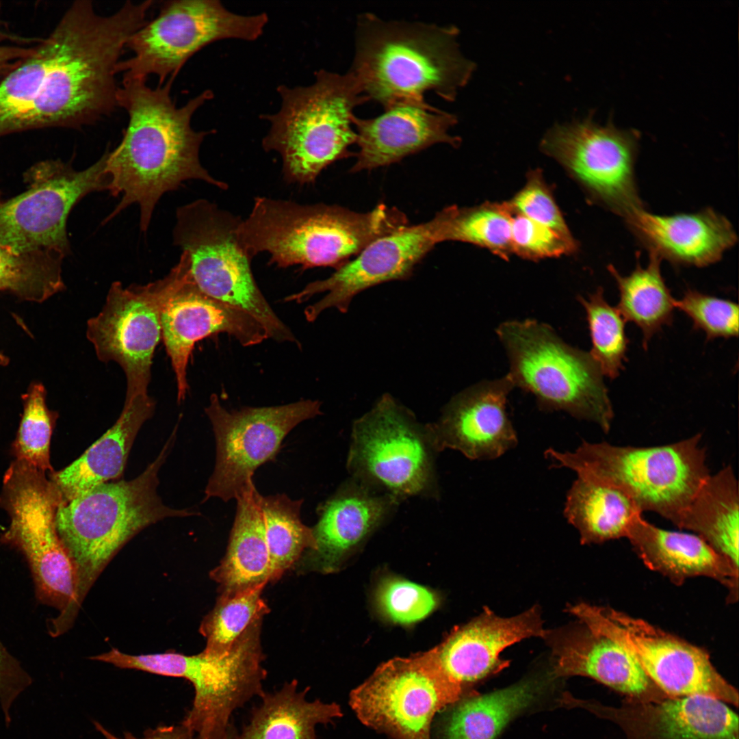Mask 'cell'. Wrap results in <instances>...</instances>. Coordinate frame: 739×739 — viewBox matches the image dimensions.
I'll use <instances>...</instances> for the list:
<instances>
[{"mask_svg": "<svg viewBox=\"0 0 739 739\" xmlns=\"http://www.w3.org/2000/svg\"><path fill=\"white\" fill-rule=\"evenodd\" d=\"M372 118L354 116L359 151L352 172L372 170L400 161L432 145L457 146L461 138L449 133L456 116L424 101L400 103Z\"/></svg>", "mask_w": 739, "mask_h": 739, "instance_id": "7402d4cb", "label": "cell"}, {"mask_svg": "<svg viewBox=\"0 0 739 739\" xmlns=\"http://www.w3.org/2000/svg\"><path fill=\"white\" fill-rule=\"evenodd\" d=\"M564 515L578 530L581 543L587 545L625 538L630 524L643 513L619 489L578 477L568 491Z\"/></svg>", "mask_w": 739, "mask_h": 739, "instance_id": "d6a6232c", "label": "cell"}, {"mask_svg": "<svg viewBox=\"0 0 739 739\" xmlns=\"http://www.w3.org/2000/svg\"><path fill=\"white\" fill-rule=\"evenodd\" d=\"M581 623L546 630L543 638L552 649L554 677H588L630 698L655 699L664 695L630 652Z\"/></svg>", "mask_w": 739, "mask_h": 739, "instance_id": "cb8c5ba5", "label": "cell"}, {"mask_svg": "<svg viewBox=\"0 0 739 739\" xmlns=\"http://www.w3.org/2000/svg\"><path fill=\"white\" fill-rule=\"evenodd\" d=\"M174 80L169 78L152 88L146 81L122 79L118 87L117 105L127 112L129 122L118 146L107 151L106 171L110 177L108 191L122 198L104 223L135 203L140 209V229L146 231L161 196L183 182L195 179L220 190L229 187L200 161V146L214 131H197L191 125L193 115L213 98V92L205 90L179 107L170 96Z\"/></svg>", "mask_w": 739, "mask_h": 739, "instance_id": "6da1fadb", "label": "cell"}, {"mask_svg": "<svg viewBox=\"0 0 739 739\" xmlns=\"http://www.w3.org/2000/svg\"><path fill=\"white\" fill-rule=\"evenodd\" d=\"M168 278L125 287H109L101 311L87 322L86 336L98 359L114 361L126 378L125 401L147 395L153 358L161 339L160 312Z\"/></svg>", "mask_w": 739, "mask_h": 739, "instance_id": "ac0fdd59", "label": "cell"}, {"mask_svg": "<svg viewBox=\"0 0 739 739\" xmlns=\"http://www.w3.org/2000/svg\"><path fill=\"white\" fill-rule=\"evenodd\" d=\"M496 334L514 387L534 395L543 411H562L609 432L612 405L604 376L588 352L568 344L549 325L533 319L504 322Z\"/></svg>", "mask_w": 739, "mask_h": 739, "instance_id": "52a82bcc", "label": "cell"}, {"mask_svg": "<svg viewBox=\"0 0 739 739\" xmlns=\"http://www.w3.org/2000/svg\"><path fill=\"white\" fill-rule=\"evenodd\" d=\"M95 729L105 739H195L194 736L181 723L172 725H161L146 729L142 737L135 736L126 732L122 737L114 735L97 721H94Z\"/></svg>", "mask_w": 739, "mask_h": 739, "instance_id": "7dc6e473", "label": "cell"}, {"mask_svg": "<svg viewBox=\"0 0 739 739\" xmlns=\"http://www.w3.org/2000/svg\"><path fill=\"white\" fill-rule=\"evenodd\" d=\"M176 432L174 428L157 458L138 477L100 484L59 506L56 529L77 572L75 617L101 572L131 539L166 518L194 514L167 506L157 493L158 474Z\"/></svg>", "mask_w": 739, "mask_h": 739, "instance_id": "277c9868", "label": "cell"}, {"mask_svg": "<svg viewBox=\"0 0 739 739\" xmlns=\"http://www.w3.org/2000/svg\"><path fill=\"white\" fill-rule=\"evenodd\" d=\"M236 734L235 729L231 725L226 739H235Z\"/></svg>", "mask_w": 739, "mask_h": 739, "instance_id": "681fc988", "label": "cell"}, {"mask_svg": "<svg viewBox=\"0 0 739 739\" xmlns=\"http://www.w3.org/2000/svg\"><path fill=\"white\" fill-rule=\"evenodd\" d=\"M265 12L235 14L218 0H174L164 2L159 14L135 31L126 47L133 55L120 60L117 73L123 79L146 81L175 79L187 61L208 44L224 39L254 41L268 23Z\"/></svg>", "mask_w": 739, "mask_h": 739, "instance_id": "7c38bea8", "label": "cell"}, {"mask_svg": "<svg viewBox=\"0 0 739 739\" xmlns=\"http://www.w3.org/2000/svg\"><path fill=\"white\" fill-rule=\"evenodd\" d=\"M1 192L0 191V202L1 201Z\"/></svg>", "mask_w": 739, "mask_h": 739, "instance_id": "816d5d0a", "label": "cell"}, {"mask_svg": "<svg viewBox=\"0 0 739 739\" xmlns=\"http://www.w3.org/2000/svg\"><path fill=\"white\" fill-rule=\"evenodd\" d=\"M261 623L252 625L224 654L204 650L192 656L175 652L149 656L150 673L183 678L192 684V704L181 723L195 739H226L233 712L264 693L267 673L262 666Z\"/></svg>", "mask_w": 739, "mask_h": 739, "instance_id": "8fae6325", "label": "cell"}, {"mask_svg": "<svg viewBox=\"0 0 739 739\" xmlns=\"http://www.w3.org/2000/svg\"><path fill=\"white\" fill-rule=\"evenodd\" d=\"M62 502L59 489L46 473L23 461L12 462L0 493V507L10 518L3 539L25 555L38 599L59 611L52 623L66 630L75 621L77 577L56 529Z\"/></svg>", "mask_w": 739, "mask_h": 739, "instance_id": "ba28073f", "label": "cell"}, {"mask_svg": "<svg viewBox=\"0 0 739 739\" xmlns=\"http://www.w3.org/2000/svg\"><path fill=\"white\" fill-rule=\"evenodd\" d=\"M251 480L236 497L237 510L226 555L210 573L222 591L231 595L271 581L270 558L259 504Z\"/></svg>", "mask_w": 739, "mask_h": 739, "instance_id": "f546056e", "label": "cell"}, {"mask_svg": "<svg viewBox=\"0 0 739 739\" xmlns=\"http://www.w3.org/2000/svg\"><path fill=\"white\" fill-rule=\"evenodd\" d=\"M280 109L263 114L270 127L262 148L282 159V172L289 183L314 182L333 162L351 155L356 142L354 109L368 101L353 76L324 69L315 73L307 86L280 85Z\"/></svg>", "mask_w": 739, "mask_h": 739, "instance_id": "8992f818", "label": "cell"}, {"mask_svg": "<svg viewBox=\"0 0 739 739\" xmlns=\"http://www.w3.org/2000/svg\"><path fill=\"white\" fill-rule=\"evenodd\" d=\"M508 203L514 211L557 231L571 234L539 172H531L525 186Z\"/></svg>", "mask_w": 739, "mask_h": 739, "instance_id": "f6af8a7d", "label": "cell"}, {"mask_svg": "<svg viewBox=\"0 0 739 739\" xmlns=\"http://www.w3.org/2000/svg\"><path fill=\"white\" fill-rule=\"evenodd\" d=\"M660 264V259L650 255L646 267L638 264L628 275H621L613 265L608 267L619 289L617 308L625 322L640 329L645 350L652 337L673 320L675 298L661 274Z\"/></svg>", "mask_w": 739, "mask_h": 739, "instance_id": "e575fe53", "label": "cell"}, {"mask_svg": "<svg viewBox=\"0 0 739 739\" xmlns=\"http://www.w3.org/2000/svg\"><path fill=\"white\" fill-rule=\"evenodd\" d=\"M60 254L38 251L20 253L0 245V291L42 302L63 291Z\"/></svg>", "mask_w": 739, "mask_h": 739, "instance_id": "8d00e7d4", "label": "cell"}, {"mask_svg": "<svg viewBox=\"0 0 739 739\" xmlns=\"http://www.w3.org/2000/svg\"><path fill=\"white\" fill-rule=\"evenodd\" d=\"M265 584L231 595H222L203 620L200 632L206 638L204 650L218 654L229 651L235 642L269 611L261 597Z\"/></svg>", "mask_w": 739, "mask_h": 739, "instance_id": "f35d334b", "label": "cell"}, {"mask_svg": "<svg viewBox=\"0 0 739 739\" xmlns=\"http://www.w3.org/2000/svg\"><path fill=\"white\" fill-rule=\"evenodd\" d=\"M578 300L584 307L592 343L589 352L603 376L611 380L623 370L629 339L625 331V320L617 307L605 299L604 289L599 287L584 298Z\"/></svg>", "mask_w": 739, "mask_h": 739, "instance_id": "ab89813d", "label": "cell"}, {"mask_svg": "<svg viewBox=\"0 0 739 739\" xmlns=\"http://www.w3.org/2000/svg\"><path fill=\"white\" fill-rule=\"evenodd\" d=\"M33 46L0 44V79L14 69L34 50Z\"/></svg>", "mask_w": 739, "mask_h": 739, "instance_id": "c3c4849f", "label": "cell"}, {"mask_svg": "<svg viewBox=\"0 0 739 739\" xmlns=\"http://www.w3.org/2000/svg\"><path fill=\"white\" fill-rule=\"evenodd\" d=\"M541 148L556 159L593 199L624 219L644 208L635 179L638 136L591 118L557 124Z\"/></svg>", "mask_w": 739, "mask_h": 739, "instance_id": "2e32d148", "label": "cell"}, {"mask_svg": "<svg viewBox=\"0 0 739 739\" xmlns=\"http://www.w3.org/2000/svg\"><path fill=\"white\" fill-rule=\"evenodd\" d=\"M539 690L528 680L484 695L462 698L446 718L443 739H495L504 727L529 705Z\"/></svg>", "mask_w": 739, "mask_h": 739, "instance_id": "836d02e7", "label": "cell"}, {"mask_svg": "<svg viewBox=\"0 0 739 739\" xmlns=\"http://www.w3.org/2000/svg\"><path fill=\"white\" fill-rule=\"evenodd\" d=\"M174 243L185 252L198 288L208 296L251 315L278 342H297L258 287L252 258L238 237L240 217L206 199L179 207Z\"/></svg>", "mask_w": 739, "mask_h": 739, "instance_id": "9c48e42d", "label": "cell"}, {"mask_svg": "<svg viewBox=\"0 0 739 739\" xmlns=\"http://www.w3.org/2000/svg\"><path fill=\"white\" fill-rule=\"evenodd\" d=\"M302 500H294L285 494L263 496L259 504L268 547L271 580H278L308 549L317 548L313 529L302 523Z\"/></svg>", "mask_w": 739, "mask_h": 739, "instance_id": "d590c367", "label": "cell"}, {"mask_svg": "<svg viewBox=\"0 0 739 739\" xmlns=\"http://www.w3.org/2000/svg\"><path fill=\"white\" fill-rule=\"evenodd\" d=\"M607 710L627 739H739L738 714L713 697H627Z\"/></svg>", "mask_w": 739, "mask_h": 739, "instance_id": "603a6c76", "label": "cell"}, {"mask_svg": "<svg viewBox=\"0 0 739 739\" xmlns=\"http://www.w3.org/2000/svg\"><path fill=\"white\" fill-rule=\"evenodd\" d=\"M298 686L293 679L273 693L264 692L250 722L235 739H317L316 725L333 723L342 716L338 704L309 701V688L301 691Z\"/></svg>", "mask_w": 739, "mask_h": 739, "instance_id": "1f68e13d", "label": "cell"}, {"mask_svg": "<svg viewBox=\"0 0 739 739\" xmlns=\"http://www.w3.org/2000/svg\"><path fill=\"white\" fill-rule=\"evenodd\" d=\"M107 156V151L82 170L60 159L29 167L23 174L26 190L0 202V245L20 253L70 254L68 216L88 194L109 190Z\"/></svg>", "mask_w": 739, "mask_h": 739, "instance_id": "5bb4252c", "label": "cell"}, {"mask_svg": "<svg viewBox=\"0 0 739 739\" xmlns=\"http://www.w3.org/2000/svg\"><path fill=\"white\" fill-rule=\"evenodd\" d=\"M673 304L692 320L694 329L705 333L708 340L738 336V305L730 300L688 289Z\"/></svg>", "mask_w": 739, "mask_h": 739, "instance_id": "b9f144b4", "label": "cell"}, {"mask_svg": "<svg viewBox=\"0 0 739 739\" xmlns=\"http://www.w3.org/2000/svg\"><path fill=\"white\" fill-rule=\"evenodd\" d=\"M463 686L443 669L436 648L381 664L350 695L366 726L393 739H431L435 715L462 699Z\"/></svg>", "mask_w": 739, "mask_h": 739, "instance_id": "4fadbf2b", "label": "cell"}, {"mask_svg": "<svg viewBox=\"0 0 739 739\" xmlns=\"http://www.w3.org/2000/svg\"><path fill=\"white\" fill-rule=\"evenodd\" d=\"M513 210L508 202L484 203L459 208L451 206L445 241H459L488 249L506 259L513 254L511 221Z\"/></svg>", "mask_w": 739, "mask_h": 739, "instance_id": "74e56055", "label": "cell"}, {"mask_svg": "<svg viewBox=\"0 0 739 739\" xmlns=\"http://www.w3.org/2000/svg\"><path fill=\"white\" fill-rule=\"evenodd\" d=\"M376 599L378 608L387 619L404 625L426 618L437 604L435 595L426 587L395 578L380 582Z\"/></svg>", "mask_w": 739, "mask_h": 739, "instance_id": "7bdbcfd3", "label": "cell"}, {"mask_svg": "<svg viewBox=\"0 0 739 739\" xmlns=\"http://www.w3.org/2000/svg\"><path fill=\"white\" fill-rule=\"evenodd\" d=\"M427 425L385 394L354 423L347 466L352 478L400 502L437 493Z\"/></svg>", "mask_w": 739, "mask_h": 739, "instance_id": "30bf717a", "label": "cell"}, {"mask_svg": "<svg viewBox=\"0 0 739 739\" xmlns=\"http://www.w3.org/2000/svg\"><path fill=\"white\" fill-rule=\"evenodd\" d=\"M168 288L161 312V339L170 359L177 388V401L188 390L187 366L198 341L224 333L244 346L257 345L269 338L251 315L202 292L192 279L187 255L166 275Z\"/></svg>", "mask_w": 739, "mask_h": 739, "instance_id": "ffe728a7", "label": "cell"}, {"mask_svg": "<svg viewBox=\"0 0 739 739\" xmlns=\"http://www.w3.org/2000/svg\"><path fill=\"white\" fill-rule=\"evenodd\" d=\"M398 504L391 496L351 478L324 505L312 528L317 548L309 552L310 565L324 573L334 572Z\"/></svg>", "mask_w": 739, "mask_h": 739, "instance_id": "83f0119b", "label": "cell"}, {"mask_svg": "<svg viewBox=\"0 0 739 739\" xmlns=\"http://www.w3.org/2000/svg\"><path fill=\"white\" fill-rule=\"evenodd\" d=\"M738 484L731 465L703 482L687 508L679 529L692 531L738 570Z\"/></svg>", "mask_w": 739, "mask_h": 739, "instance_id": "4dcf8cb0", "label": "cell"}, {"mask_svg": "<svg viewBox=\"0 0 739 739\" xmlns=\"http://www.w3.org/2000/svg\"><path fill=\"white\" fill-rule=\"evenodd\" d=\"M701 438L697 433L675 443L647 447L584 441L574 452L547 449L545 455L552 466L612 486L628 495L642 513H656L678 528L710 474Z\"/></svg>", "mask_w": 739, "mask_h": 739, "instance_id": "5b68a950", "label": "cell"}, {"mask_svg": "<svg viewBox=\"0 0 739 739\" xmlns=\"http://www.w3.org/2000/svg\"><path fill=\"white\" fill-rule=\"evenodd\" d=\"M567 610L630 652L666 696L705 695L738 706V690L717 671L706 649L610 607L580 603Z\"/></svg>", "mask_w": 739, "mask_h": 739, "instance_id": "9a60e30c", "label": "cell"}, {"mask_svg": "<svg viewBox=\"0 0 739 739\" xmlns=\"http://www.w3.org/2000/svg\"><path fill=\"white\" fill-rule=\"evenodd\" d=\"M545 631L536 606L509 618L485 608L469 623L454 629L436 650L445 672L464 686L506 667L508 661L500 658L506 648L527 638H543Z\"/></svg>", "mask_w": 739, "mask_h": 739, "instance_id": "d4e9b609", "label": "cell"}, {"mask_svg": "<svg viewBox=\"0 0 739 739\" xmlns=\"http://www.w3.org/2000/svg\"><path fill=\"white\" fill-rule=\"evenodd\" d=\"M625 220L650 255L677 265L703 267L716 263L737 241L729 220L711 208L668 216L643 208Z\"/></svg>", "mask_w": 739, "mask_h": 739, "instance_id": "484cf974", "label": "cell"}, {"mask_svg": "<svg viewBox=\"0 0 739 739\" xmlns=\"http://www.w3.org/2000/svg\"><path fill=\"white\" fill-rule=\"evenodd\" d=\"M515 388L507 375L483 380L455 396L438 422L427 425L437 452L452 449L471 460L495 459L517 444L506 411Z\"/></svg>", "mask_w": 739, "mask_h": 739, "instance_id": "44dd1931", "label": "cell"}, {"mask_svg": "<svg viewBox=\"0 0 739 739\" xmlns=\"http://www.w3.org/2000/svg\"><path fill=\"white\" fill-rule=\"evenodd\" d=\"M155 408L148 394L125 401L119 417L101 437L68 466L50 473L64 502L121 476L135 437Z\"/></svg>", "mask_w": 739, "mask_h": 739, "instance_id": "f1b7e54d", "label": "cell"}, {"mask_svg": "<svg viewBox=\"0 0 739 739\" xmlns=\"http://www.w3.org/2000/svg\"><path fill=\"white\" fill-rule=\"evenodd\" d=\"M650 570L679 586L695 577L712 578L728 591L727 602L738 599V570L699 536L660 528L638 517L626 537Z\"/></svg>", "mask_w": 739, "mask_h": 739, "instance_id": "4316f807", "label": "cell"}, {"mask_svg": "<svg viewBox=\"0 0 739 739\" xmlns=\"http://www.w3.org/2000/svg\"><path fill=\"white\" fill-rule=\"evenodd\" d=\"M450 213L448 207L426 222L407 225L377 238L328 278L309 283L285 300L301 303L316 294L327 292L304 310L309 322L328 309L346 312L352 298L361 291L382 283L409 277L437 244L445 242Z\"/></svg>", "mask_w": 739, "mask_h": 739, "instance_id": "d6986e66", "label": "cell"}, {"mask_svg": "<svg viewBox=\"0 0 739 739\" xmlns=\"http://www.w3.org/2000/svg\"><path fill=\"white\" fill-rule=\"evenodd\" d=\"M454 26L358 18L355 52L348 71L367 101L393 105L424 101L433 92L453 101L469 81L475 64L461 52Z\"/></svg>", "mask_w": 739, "mask_h": 739, "instance_id": "7a4b0ae2", "label": "cell"}, {"mask_svg": "<svg viewBox=\"0 0 739 739\" xmlns=\"http://www.w3.org/2000/svg\"><path fill=\"white\" fill-rule=\"evenodd\" d=\"M407 224L404 213L384 204L358 213L334 205L257 196L238 237L252 259L267 252L269 263L279 268L337 269L374 240Z\"/></svg>", "mask_w": 739, "mask_h": 739, "instance_id": "3957f363", "label": "cell"}, {"mask_svg": "<svg viewBox=\"0 0 739 739\" xmlns=\"http://www.w3.org/2000/svg\"><path fill=\"white\" fill-rule=\"evenodd\" d=\"M23 413L12 452L16 460L25 461L39 470L54 471L51 464V435L57 418L46 404V390L40 383L30 385L23 396Z\"/></svg>", "mask_w": 739, "mask_h": 739, "instance_id": "60d3db41", "label": "cell"}, {"mask_svg": "<svg viewBox=\"0 0 739 739\" xmlns=\"http://www.w3.org/2000/svg\"><path fill=\"white\" fill-rule=\"evenodd\" d=\"M511 246L513 253L532 260L571 254L578 247L571 234L557 231L514 211Z\"/></svg>", "mask_w": 739, "mask_h": 739, "instance_id": "ee69618b", "label": "cell"}, {"mask_svg": "<svg viewBox=\"0 0 739 739\" xmlns=\"http://www.w3.org/2000/svg\"><path fill=\"white\" fill-rule=\"evenodd\" d=\"M31 683L30 675L0 640V707L7 725L14 703Z\"/></svg>", "mask_w": 739, "mask_h": 739, "instance_id": "bcb514c9", "label": "cell"}, {"mask_svg": "<svg viewBox=\"0 0 739 739\" xmlns=\"http://www.w3.org/2000/svg\"><path fill=\"white\" fill-rule=\"evenodd\" d=\"M9 363L8 358L0 351V365L5 366Z\"/></svg>", "mask_w": 739, "mask_h": 739, "instance_id": "f907efd6", "label": "cell"}, {"mask_svg": "<svg viewBox=\"0 0 739 739\" xmlns=\"http://www.w3.org/2000/svg\"><path fill=\"white\" fill-rule=\"evenodd\" d=\"M320 406L317 400H304L228 411L213 393L205 413L214 432L216 458L204 502L211 497L235 499L252 480L255 470L274 458L294 428L322 414Z\"/></svg>", "mask_w": 739, "mask_h": 739, "instance_id": "e0dca14e", "label": "cell"}]
</instances>
